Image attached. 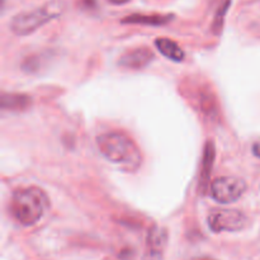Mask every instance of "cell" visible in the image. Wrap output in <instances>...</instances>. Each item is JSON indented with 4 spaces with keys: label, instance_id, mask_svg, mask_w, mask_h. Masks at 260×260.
Here are the masks:
<instances>
[{
    "label": "cell",
    "instance_id": "obj_1",
    "mask_svg": "<svg viewBox=\"0 0 260 260\" xmlns=\"http://www.w3.org/2000/svg\"><path fill=\"white\" fill-rule=\"evenodd\" d=\"M96 146L107 160L127 172H136L142 164V154L136 142L123 132L113 131L96 137Z\"/></svg>",
    "mask_w": 260,
    "mask_h": 260
},
{
    "label": "cell",
    "instance_id": "obj_2",
    "mask_svg": "<svg viewBox=\"0 0 260 260\" xmlns=\"http://www.w3.org/2000/svg\"><path fill=\"white\" fill-rule=\"evenodd\" d=\"M50 210V198L38 187H25L14 190L9 203L10 215L19 225L33 226Z\"/></svg>",
    "mask_w": 260,
    "mask_h": 260
},
{
    "label": "cell",
    "instance_id": "obj_3",
    "mask_svg": "<svg viewBox=\"0 0 260 260\" xmlns=\"http://www.w3.org/2000/svg\"><path fill=\"white\" fill-rule=\"evenodd\" d=\"M63 3L61 0H52L42 7L36 8L30 12L19 13L10 22V29L17 36H28L43 27L62 13Z\"/></svg>",
    "mask_w": 260,
    "mask_h": 260
},
{
    "label": "cell",
    "instance_id": "obj_4",
    "mask_svg": "<svg viewBox=\"0 0 260 260\" xmlns=\"http://www.w3.org/2000/svg\"><path fill=\"white\" fill-rule=\"evenodd\" d=\"M211 196L213 200L222 205L236 202L248 189V184L244 179L238 177H220L211 183Z\"/></svg>",
    "mask_w": 260,
    "mask_h": 260
},
{
    "label": "cell",
    "instance_id": "obj_5",
    "mask_svg": "<svg viewBox=\"0 0 260 260\" xmlns=\"http://www.w3.org/2000/svg\"><path fill=\"white\" fill-rule=\"evenodd\" d=\"M207 223L213 233H236L245 228L248 217L238 210H217L210 213Z\"/></svg>",
    "mask_w": 260,
    "mask_h": 260
},
{
    "label": "cell",
    "instance_id": "obj_6",
    "mask_svg": "<svg viewBox=\"0 0 260 260\" xmlns=\"http://www.w3.org/2000/svg\"><path fill=\"white\" fill-rule=\"evenodd\" d=\"M152 60H154V52L147 47H140L122 55L118 60V65L131 70H141L146 68Z\"/></svg>",
    "mask_w": 260,
    "mask_h": 260
},
{
    "label": "cell",
    "instance_id": "obj_7",
    "mask_svg": "<svg viewBox=\"0 0 260 260\" xmlns=\"http://www.w3.org/2000/svg\"><path fill=\"white\" fill-rule=\"evenodd\" d=\"M168 244V233L165 229L152 226L147 235V248L152 258H161Z\"/></svg>",
    "mask_w": 260,
    "mask_h": 260
},
{
    "label": "cell",
    "instance_id": "obj_8",
    "mask_svg": "<svg viewBox=\"0 0 260 260\" xmlns=\"http://www.w3.org/2000/svg\"><path fill=\"white\" fill-rule=\"evenodd\" d=\"M215 157H216L215 144H213L212 141H207L205 146V152H203L202 170H201V177H200V189L202 193H206L208 185H210L211 172H212L213 164H215Z\"/></svg>",
    "mask_w": 260,
    "mask_h": 260
},
{
    "label": "cell",
    "instance_id": "obj_9",
    "mask_svg": "<svg viewBox=\"0 0 260 260\" xmlns=\"http://www.w3.org/2000/svg\"><path fill=\"white\" fill-rule=\"evenodd\" d=\"M155 46L159 50V52L169 60L175 61V62H180V61L184 60V51L179 47L177 42L169 40V38H157L155 41Z\"/></svg>",
    "mask_w": 260,
    "mask_h": 260
},
{
    "label": "cell",
    "instance_id": "obj_10",
    "mask_svg": "<svg viewBox=\"0 0 260 260\" xmlns=\"http://www.w3.org/2000/svg\"><path fill=\"white\" fill-rule=\"evenodd\" d=\"M173 19L170 14H132L123 18L122 23L126 24H145V25H162Z\"/></svg>",
    "mask_w": 260,
    "mask_h": 260
},
{
    "label": "cell",
    "instance_id": "obj_11",
    "mask_svg": "<svg viewBox=\"0 0 260 260\" xmlns=\"http://www.w3.org/2000/svg\"><path fill=\"white\" fill-rule=\"evenodd\" d=\"M30 104L29 96L24 94L4 93L2 95V108L4 111H23Z\"/></svg>",
    "mask_w": 260,
    "mask_h": 260
},
{
    "label": "cell",
    "instance_id": "obj_12",
    "mask_svg": "<svg viewBox=\"0 0 260 260\" xmlns=\"http://www.w3.org/2000/svg\"><path fill=\"white\" fill-rule=\"evenodd\" d=\"M198 103H200L201 109L205 112L206 116H213L216 112L215 108V96L210 91H201L200 96H198Z\"/></svg>",
    "mask_w": 260,
    "mask_h": 260
},
{
    "label": "cell",
    "instance_id": "obj_13",
    "mask_svg": "<svg viewBox=\"0 0 260 260\" xmlns=\"http://www.w3.org/2000/svg\"><path fill=\"white\" fill-rule=\"evenodd\" d=\"M229 7H230V0H222L217 13H216V17L212 23V30L213 33H216V35H220L221 30H222L223 22H225V15H226V12H228Z\"/></svg>",
    "mask_w": 260,
    "mask_h": 260
},
{
    "label": "cell",
    "instance_id": "obj_14",
    "mask_svg": "<svg viewBox=\"0 0 260 260\" xmlns=\"http://www.w3.org/2000/svg\"><path fill=\"white\" fill-rule=\"evenodd\" d=\"M253 154L255 155L258 159H260V141L256 142V144H254L253 146Z\"/></svg>",
    "mask_w": 260,
    "mask_h": 260
},
{
    "label": "cell",
    "instance_id": "obj_15",
    "mask_svg": "<svg viewBox=\"0 0 260 260\" xmlns=\"http://www.w3.org/2000/svg\"><path fill=\"white\" fill-rule=\"evenodd\" d=\"M108 2H111L112 4H116V5H122V4H126V3H128L129 0H108Z\"/></svg>",
    "mask_w": 260,
    "mask_h": 260
},
{
    "label": "cell",
    "instance_id": "obj_16",
    "mask_svg": "<svg viewBox=\"0 0 260 260\" xmlns=\"http://www.w3.org/2000/svg\"><path fill=\"white\" fill-rule=\"evenodd\" d=\"M202 260H212V259H202Z\"/></svg>",
    "mask_w": 260,
    "mask_h": 260
}]
</instances>
